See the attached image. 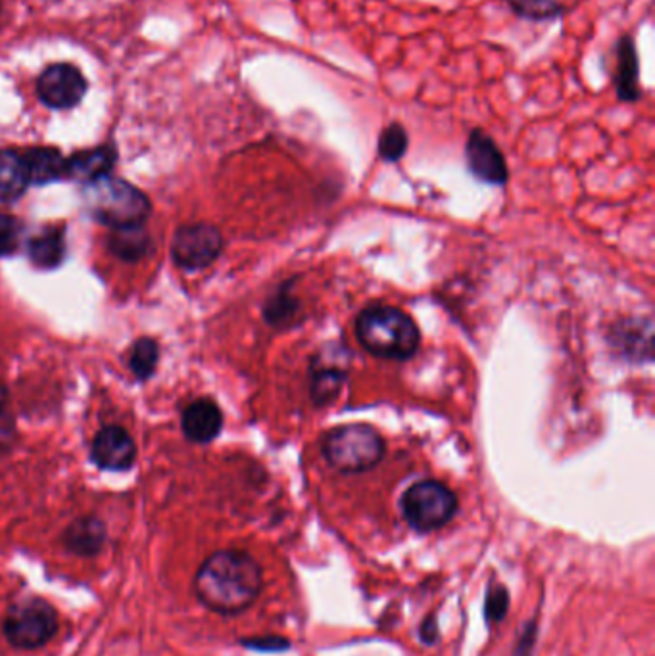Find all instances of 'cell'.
Instances as JSON below:
<instances>
[{
  "mask_svg": "<svg viewBox=\"0 0 655 656\" xmlns=\"http://www.w3.org/2000/svg\"><path fill=\"white\" fill-rule=\"evenodd\" d=\"M135 457L133 438L120 427H106L94 438L93 461L104 471H127Z\"/></svg>",
  "mask_w": 655,
  "mask_h": 656,
  "instance_id": "30bf717a",
  "label": "cell"
},
{
  "mask_svg": "<svg viewBox=\"0 0 655 656\" xmlns=\"http://www.w3.org/2000/svg\"><path fill=\"white\" fill-rule=\"evenodd\" d=\"M508 608H510V593H508L504 585H490L489 592H487V603H484V618H487L490 626L504 621Z\"/></svg>",
  "mask_w": 655,
  "mask_h": 656,
  "instance_id": "d4e9b609",
  "label": "cell"
},
{
  "mask_svg": "<svg viewBox=\"0 0 655 656\" xmlns=\"http://www.w3.org/2000/svg\"><path fill=\"white\" fill-rule=\"evenodd\" d=\"M85 204L96 222L114 230L143 227L151 215V202L139 188L110 175L86 185Z\"/></svg>",
  "mask_w": 655,
  "mask_h": 656,
  "instance_id": "3957f363",
  "label": "cell"
},
{
  "mask_svg": "<svg viewBox=\"0 0 655 656\" xmlns=\"http://www.w3.org/2000/svg\"><path fill=\"white\" fill-rule=\"evenodd\" d=\"M86 93V79L70 64L49 65L37 79V94L43 104L54 110L78 106Z\"/></svg>",
  "mask_w": 655,
  "mask_h": 656,
  "instance_id": "ba28073f",
  "label": "cell"
},
{
  "mask_svg": "<svg viewBox=\"0 0 655 656\" xmlns=\"http://www.w3.org/2000/svg\"><path fill=\"white\" fill-rule=\"evenodd\" d=\"M458 498L448 485L423 480L410 485L402 498V514L411 529L421 534L434 532L454 519Z\"/></svg>",
  "mask_w": 655,
  "mask_h": 656,
  "instance_id": "8992f818",
  "label": "cell"
},
{
  "mask_svg": "<svg viewBox=\"0 0 655 656\" xmlns=\"http://www.w3.org/2000/svg\"><path fill=\"white\" fill-rule=\"evenodd\" d=\"M29 259L41 269H54L62 264L65 254L64 230L58 227L44 228L28 244Z\"/></svg>",
  "mask_w": 655,
  "mask_h": 656,
  "instance_id": "e0dca14e",
  "label": "cell"
},
{
  "mask_svg": "<svg viewBox=\"0 0 655 656\" xmlns=\"http://www.w3.org/2000/svg\"><path fill=\"white\" fill-rule=\"evenodd\" d=\"M29 185H47L65 177V160L54 148H33L23 154Z\"/></svg>",
  "mask_w": 655,
  "mask_h": 656,
  "instance_id": "9a60e30c",
  "label": "cell"
},
{
  "mask_svg": "<svg viewBox=\"0 0 655 656\" xmlns=\"http://www.w3.org/2000/svg\"><path fill=\"white\" fill-rule=\"evenodd\" d=\"M246 647L258 650H282L287 649L288 642L285 639H254V642H245Z\"/></svg>",
  "mask_w": 655,
  "mask_h": 656,
  "instance_id": "f1b7e54d",
  "label": "cell"
},
{
  "mask_svg": "<svg viewBox=\"0 0 655 656\" xmlns=\"http://www.w3.org/2000/svg\"><path fill=\"white\" fill-rule=\"evenodd\" d=\"M419 635H421V642L427 643V645H432V643L439 642V626H437V616H434V614H431V616L421 624Z\"/></svg>",
  "mask_w": 655,
  "mask_h": 656,
  "instance_id": "4316f807",
  "label": "cell"
},
{
  "mask_svg": "<svg viewBox=\"0 0 655 656\" xmlns=\"http://www.w3.org/2000/svg\"><path fill=\"white\" fill-rule=\"evenodd\" d=\"M28 185V170L22 154L0 151V202L18 201Z\"/></svg>",
  "mask_w": 655,
  "mask_h": 656,
  "instance_id": "2e32d148",
  "label": "cell"
},
{
  "mask_svg": "<svg viewBox=\"0 0 655 656\" xmlns=\"http://www.w3.org/2000/svg\"><path fill=\"white\" fill-rule=\"evenodd\" d=\"M114 146H101L94 151L80 152L73 154L70 160H65V177L83 181V183H93L96 178L106 177L115 164Z\"/></svg>",
  "mask_w": 655,
  "mask_h": 656,
  "instance_id": "4fadbf2b",
  "label": "cell"
},
{
  "mask_svg": "<svg viewBox=\"0 0 655 656\" xmlns=\"http://www.w3.org/2000/svg\"><path fill=\"white\" fill-rule=\"evenodd\" d=\"M158 363V344L151 338H141L131 351V371L139 380L151 379Z\"/></svg>",
  "mask_w": 655,
  "mask_h": 656,
  "instance_id": "603a6c76",
  "label": "cell"
},
{
  "mask_svg": "<svg viewBox=\"0 0 655 656\" xmlns=\"http://www.w3.org/2000/svg\"><path fill=\"white\" fill-rule=\"evenodd\" d=\"M346 375L335 367L324 369V371L317 372L314 377V386H311V393H314V400L316 403H327L337 398V393L340 392V388L345 385Z\"/></svg>",
  "mask_w": 655,
  "mask_h": 656,
  "instance_id": "cb8c5ba5",
  "label": "cell"
},
{
  "mask_svg": "<svg viewBox=\"0 0 655 656\" xmlns=\"http://www.w3.org/2000/svg\"><path fill=\"white\" fill-rule=\"evenodd\" d=\"M106 543V526L96 516H83L64 532L65 550L78 556H94Z\"/></svg>",
  "mask_w": 655,
  "mask_h": 656,
  "instance_id": "7c38bea8",
  "label": "cell"
},
{
  "mask_svg": "<svg viewBox=\"0 0 655 656\" xmlns=\"http://www.w3.org/2000/svg\"><path fill=\"white\" fill-rule=\"evenodd\" d=\"M505 4L512 8L519 18L533 22H546L563 16V7L557 0H505Z\"/></svg>",
  "mask_w": 655,
  "mask_h": 656,
  "instance_id": "44dd1931",
  "label": "cell"
},
{
  "mask_svg": "<svg viewBox=\"0 0 655 656\" xmlns=\"http://www.w3.org/2000/svg\"><path fill=\"white\" fill-rule=\"evenodd\" d=\"M615 91L621 102H636L641 99V81H638V54L633 37H621L617 43V75Z\"/></svg>",
  "mask_w": 655,
  "mask_h": 656,
  "instance_id": "5bb4252c",
  "label": "cell"
},
{
  "mask_svg": "<svg viewBox=\"0 0 655 656\" xmlns=\"http://www.w3.org/2000/svg\"><path fill=\"white\" fill-rule=\"evenodd\" d=\"M324 455L332 469L346 474H358L381 463L385 440L368 424H345L327 432Z\"/></svg>",
  "mask_w": 655,
  "mask_h": 656,
  "instance_id": "277c9868",
  "label": "cell"
},
{
  "mask_svg": "<svg viewBox=\"0 0 655 656\" xmlns=\"http://www.w3.org/2000/svg\"><path fill=\"white\" fill-rule=\"evenodd\" d=\"M224 248V238L214 225L196 223L181 227L172 243L173 262L188 269L198 271L216 262Z\"/></svg>",
  "mask_w": 655,
  "mask_h": 656,
  "instance_id": "52a82bcc",
  "label": "cell"
},
{
  "mask_svg": "<svg viewBox=\"0 0 655 656\" xmlns=\"http://www.w3.org/2000/svg\"><path fill=\"white\" fill-rule=\"evenodd\" d=\"M60 616L49 601L41 597H25L7 611L2 632L7 642L22 650L41 649L57 637Z\"/></svg>",
  "mask_w": 655,
  "mask_h": 656,
  "instance_id": "5b68a950",
  "label": "cell"
},
{
  "mask_svg": "<svg viewBox=\"0 0 655 656\" xmlns=\"http://www.w3.org/2000/svg\"><path fill=\"white\" fill-rule=\"evenodd\" d=\"M224 427V414L212 400H196L183 413V432L191 442L208 443L216 440Z\"/></svg>",
  "mask_w": 655,
  "mask_h": 656,
  "instance_id": "8fae6325",
  "label": "cell"
},
{
  "mask_svg": "<svg viewBox=\"0 0 655 656\" xmlns=\"http://www.w3.org/2000/svg\"><path fill=\"white\" fill-rule=\"evenodd\" d=\"M408 133L400 123H390L389 127L382 131L377 144V152L385 162H398L408 152Z\"/></svg>",
  "mask_w": 655,
  "mask_h": 656,
  "instance_id": "7402d4cb",
  "label": "cell"
},
{
  "mask_svg": "<svg viewBox=\"0 0 655 656\" xmlns=\"http://www.w3.org/2000/svg\"><path fill=\"white\" fill-rule=\"evenodd\" d=\"M22 225L12 215L0 212V257L8 256L18 248Z\"/></svg>",
  "mask_w": 655,
  "mask_h": 656,
  "instance_id": "484cf974",
  "label": "cell"
},
{
  "mask_svg": "<svg viewBox=\"0 0 655 656\" xmlns=\"http://www.w3.org/2000/svg\"><path fill=\"white\" fill-rule=\"evenodd\" d=\"M613 346L621 348L623 353L634 357L652 356V327L642 328V321H623L613 330Z\"/></svg>",
  "mask_w": 655,
  "mask_h": 656,
  "instance_id": "ac0fdd59",
  "label": "cell"
},
{
  "mask_svg": "<svg viewBox=\"0 0 655 656\" xmlns=\"http://www.w3.org/2000/svg\"><path fill=\"white\" fill-rule=\"evenodd\" d=\"M262 587V566L245 551H217L204 561L195 576V592L202 605L219 614H238L250 608Z\"/></svg>",
  "mask_w": 655,
  "mask_h": 656,
  "instance_id": "6da1fadb",
  "label": "cell"
},
{
  "mask_svg": "<svg viewBox=\"0 0 655 656\" xmlns=\"http://www.w3.org/2000/svg\"><path fill=\"white\" fill-rule=\"evenodd\" d=\"M151 248V238L143 227L120 228L110 238V250L125 262H137Z\"/></svg>",
  "mask_w": 655,
  "mask_h": 656,
  "instance_id": "d6986e66",
  "label": "cell"
},
{
  "mask_svg": "<svg viewBox=\"0 0 655 656\" xmlns=\"http://www.w3.org/2000/svg\"><path fill=\"white\" fill-rule=\"evenodd\" d=\"M465 160H468L469 172L477 178H481L490 185H504L508 181V164L504 154L481 129L471 131L468 144H465Z\"/></svg>",
  "mask_w": 655,
  "mask_h": 656,
  "instance_id": "9c48e42d",
  "label": "cell"
},
{
  "mask_svg": "<svg viewBox=\"0 0 655 656\" xmlns=\"http://www.w3.org/2000/svg\"><path fill=\"white\" fill-rule=\"evenodd\" d=\"M298 309H300V304L293 294V283H285L274 296H269V300L264 307V317L274 327H287L298 315L296 314Z\"/></svg>",
  "mask_w": 655,
  "mask_h": 656,
  "instance_id": "ffe728a7",
  "label": "cell"
},
{
  "mask_svg": "<svg viewBox=\"0 0 655 656\" xmlns=\"http://www.w3.org/2000/svg\"><path fill=\"white\" fill-rule=\"evenodd\" d=\"M534 634H536L534 624H529L523 635H521V639H519L518 650H515V655L513 656H531V650L534 647Z\"/></svg>",
  "mask_w": 655,
  "mask_h": 656,
  "instance_id": "83f0119b",
  "label": "cell"
},
{
  "mask_svg": "<svg viewBox=\"0 0 655 656\" xmlns=\"http://www.w3.org/2000/svg\"><path fill=\"white\" fill-rule=\"evenodd\" d=\"M356 336L361 348L375 357L408 361L421 342L418 325L397 307L371 306L356 321Z\"/></svg>",
  "mask_w": 655,
  "mask_h": 656,
  "instance_id": "7a4b0ae2",
  "label": "cell"
}]
</instances>
